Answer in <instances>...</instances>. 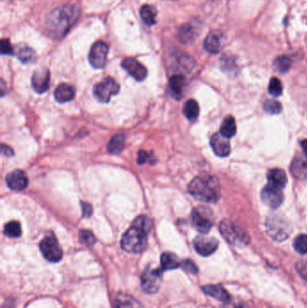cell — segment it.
<instances>
[{
    "instance_id": "cell-1",
    "label": "cell",
    "mask_w": 307,
    "mask_h": 308,
    "mask_svg": "<svg viewBox=\"0 0 307 308\" xmlns=\"http://www.w3.org/2000/svg\"><path fill=\"white\" fill-rule=\"evenodd\" d=\"M77 5L68 4L52 10L47 18V28L52 35L63 37L66 35L80 17Z\"/></svg>"
},
{
    "instance_id": "cell-2",
    "label": "cell",
    "mask_w": 307,
    "mask_h": 308,
    "mask_svg": "<svg viewBox=\"0 0 307 308\" xmlns=\"http://www.w3.org/2000/svg\"><path fill=\"white\" fill-rule=\"evenodd\" d=\"M188 190L195 199L202 202H216L221 194V186L218 178L206 173L195 177L190 182Z\"/></svg>"
},
{
    "instance_id": "cell-3",
    "label": "cell",
    "mask_w": 307,
    "mask_h": 308,
    "mask_svg": "<svg viewBox=\"0 0 307 308\" xmlns=\"http://www.w3.org/2000/svg\"><path fill=\"white\" fill-rule=\"evenodd\" d=\"M148 232L141 228L132 225L122 237V249L131 254H137L146 248Z\"/></svg>"
},
{
    "instance_id": "cell-4",
    "label": "cell",
    "mask_w": 307,
    "mask_h": 308,
    "mask_svg": "<svg viewBox=\"0 0 307 308\" xmlns=\"http://www.w3.org/2000/svg\"><path fill=\"white\" fill-rule=\"evenodd\" d=\"M266 230L276 241H284L290 235L292 227L288 220L280 215H269L266 221Z\"/></svg>"
},
{
    "instance_id": "cell-5",
    "label": "cell",
    "mask_w": 307,
    "mask_h": 308,
    "mask_svg": "<svg viewBox=\"0 0 307 308\" xmlns=\"http://www.w3.org/2000/svg\"><path fill=\"white\" fill-rule=\"evenodd\" d=\"M220 232L222 236L231 245L243 246L250 241L247 233L233 224L230 220L224 219L220 224Z\"/></svg>"
},
{
    "instance_id": "cell-6",
    "label": "cell",
    "mask_w": 307,
    "mask_h": 308,
    "mask_svg": "<svg viewBox=\"0 0 307 308\" xmlns=\"http://www.w3.org/2000/svg\"><path fill=\"white\" fill-rule=\"evenodd\" d=\"M120 91V85L111 77H107L94 86V97L101 103H108L112 96L117 95Z\"/></svg>"
},
{
    "instance_id": "cell-7",
    "label": "cell",
    "mask_w": 307,
    "mask_h": 308,
    "mask_svg": "<svg viewBox=\"0 0 307 308\" xmlns=\"http://www.w3.org/2000/svg\"><path fill=\"white\" fill-rule=\"evenodd\" d=\"M191 224L198 232L206 234L213 226L212 211L205 207L195 208L191 213Z\"/></svg>"
},
{
    "instance_id": "cell-8",
    "label": "cell",
    "mask_w": 307,
    "mask_h": 308,
    "mask_svg": "<svg viewBox=\"0 0 307 308\" xmlns=\"http://www.w3.org/2000/svg\"><path fill=\"white\" fill-rule=\"evenodd\" d=\"M162 283V271L158 268L148 267L142 274L141 285L146 294H155Z\"/></svg>"
},
{
    "instance_id": "cell-9",
    "label": "cell",
    "mask_w": 307,
    "mask_h": 308,
    "mask_svg": "<svg viewBox=\"0 0 307 308\" xmlns=\"http://www.w3.org/2000/svg\"><path fill=\"white\" fill-rule=\"evenodd\" d=\"M40 250L43 257L49 262H58L63 258V250L52 232L42 239L40 243Z\"/></svg>"
},
{
    "instance_id": "cell-10",
    "label": "cell",
    "mask_w": 307,
    "mask_h": 308,
    "mask_svg": "<svg viewBox=\"0 0 307 308\" xmlns=\"http://www.w3.org/2000/svg\"><path fill=\"white\" fill-rule=\"evenodd\" d=\"M109 48L108 45L104 42H97L93 44L91 50L89 51V63L93 67L96 69H102L105 67L107 61Z\"/></svg>"
},
{
    "instance_id": "cell-11",
    "label": "cell",
    "mask_w": 307,
    "mask_h": 308,
    "mask_svg": "<svg viewBox=\"0 0 307 308\" xmlns=\"http://www.w3.org/2000/svg\"><path fill=\"white\" fill-rule=\"evenodd\" d=\"M202 30V24L199 20L193 19L181 26L178 31V39L182 43L189 44L198 38Z\"/></svg>"
},
{
    "instance_id": "cell-12",
    "label": "cell",
    "mask_w": 307,
    "mask_h": 308,
    "mask_svg": "<svg viewBox=\"0 0 307 308\" xmlns=\"http://www.w3.org/2000/svg\"><path fill=\"white\" fill-rule=\"evenodd\" d=\"M194 248L198 254L206 257L214 254L218 248L219 242L212 237L198 236L193 241Z\"/></svg>"
},
{
    "instance_id": "cell-13",
    "label": "cell",
    "mask_w": 307,
    "mask_h": 308,
    "mask_svg": "<svg viewBox=\"0 0 307 308\" xmlns=\"http://www.w3.org/2000/svg\"><path fill=\"white\" fill-rule=\"evenodd\" d=\"M261 196L262 201L271 208H278L284 200V195L281 190L271 185L264 187L261 190Z\"/></svg>"
},
{
    "instance_id": "cell-14",
    "label": "cell",
    "mask_w": 307,
    "mask_h": 308,
    "mask_svg": "<svg viewBox=\"0 0 307 308\" xmlns=\"http://www.w3.org/2000/svg\"><path fill=\"white\" fill-rule=\"evenodd\" d=\"M51 73L46 68H40L34 72L32 78V86L39 94L44 93L50 87Z\"/></svg>"
},
{
    "instance_id": "cell-15",
    "label": "cell",
    "mask_w": 307,
    "mask_h": 308,
    "mask_svg": "<svg viewBox=\"0 0 307 308\" xmlns=\"http://www.w3.org/2000/svg\"><path fill=\"white\" fill-rule=\"evenodd\" d=\"M210 144L213 151L219 157H227L231 153V144L229 138L221 133H216L211 137Z\"/></svg>"
},
{
    "instance_id": "cell-16",
    "label": "cell",
    "mask_w": 307,
    "mask_h": 308,
    "mask_svg": "<svg viewBox=\"0 0 307 308\" xmlns=\"http://www.w3.org/2000/svg\"><path fill=\"white\" fill-rule=\"evenodd\" d=\"M122 67L136 81H143L147 76V69L136 59L132 58L124 59Z\"/></svg>"
},
{
    "instance_id": "cell-17",
    "label": "cell",
    "mask_w": 307,
    "mask_h": 308,
    "mask_svg": "<svg viewBox=\"0 0 307 308\" xmlns=\"http://www.w3.org/2000/svg\"><path fill=\"white\" fill-rule=\"evenodd\" d=\"M7 185L15 191H21L28 186V178L26 174L20 169H16L6 177Z\"/></svg>"
},
{
    "instance_id": "cell-18",
    "label": "cell",
    "mask_w": 307,
    "mask_h": 308,
    "mask_svg": "<svg viewBox=\"0 0 307 308\" xmlns=\"http://www.w3.org/2000/svg\"><path fill=\"white\" fill-rule=\"evenodd\" d=\"M291 173L296 179H307V154L298 153L291 163Z\"/></svg>"
},
{
    "instance_id": "cell-19",
    "label": "cell",
    "mask_w": 307,
    "mask_h": 308,
    "mask_svg": "<svg viewBox=\"0 0 307 308\" xmlns=\"http://www.w3.org/2000/svg\"><path fill=\"white\" fill-rule=\"evenodd\" d=\"M222 39L223 35L218 31H213L206 36L204 42V48L209 53L215 54L221 50L222 48Z\"/></svg>"
},
{
    "instance_id": "cell-20",
    "label": "cell",
    "mask_w": 307,
    "mask_h": 308,
    "mask_svg": "<svg viewBox=\"0 0 307 308\" xmlns=\"http://www.w3.org/2000/svg\"><path fill=\"white\" fill-rule=\"evenodd\" d=\"M202 290L206 295H210L223 303H226L231 300L229 293L220 285H206L202 287Z\"/></svg>"
},
{
    "instance_id": "cell-21",
    "label": "cell",
    "mask_w": 307,
    "mask_h": 308,
    "mask_svg": "<svg viewBox=\"0 0 307 308\" xmlns=\"http://www.w3.org/2000/svg\"><path fill=\"white\" fill-rule=\"evenodd\" d=\"M54 96L57 101L60 104H64L66 102L71 101L74 98L75 89L72 85L63 83L58 86V88L55 90Z\"/></svg>"
},
{
    "instance_id": "cell-22",
    "label": "cell",
    "mask_w": 307,
    "mask_h": 308,
    "mask_svg": "<svg viewBox=\"0 0 307 308\" xmlns=\"http://www.w3.org/2000/svg\"><path fill=\"white\" fill-rule=\"evenodd\" d=\"M268 181H269V185L282 190L283 188L286 187V183H287V177H286V173L282 169H271L268 173Z\"/></svg>"
},
{
    "instance_id": "cell-23",
    "label": "cell",
    "mask_w": 307,
    "mask_h": 308,
    "mask_svg": "<svg viewBox=\"0 0 307 308\" xmlns=\"http://www.w3.org/2000/svg\"><path fill=\"white\" fill-rule=\"evenodd\" d=\"M185 78L182 75H173L168 83V89L174 98L180 99L185 86Z\"/></svg>"
},
{
    "instance_id": "cell-24",
    "label": "cell",
    "mask_w": 307,
    "mask_h": 308,
    "mask_svg": "<svg viewBox=\"0 0 307 308\" xmlns=\"http://www.w3.org/2000/svg\"><path fill=\"white\" fill-rule=\"evenodd\" d=\"M15 55L17 59L22 61L23 64L32 63L35 59L36 54L34 50L26 44H18L15 48Z\"/></svg>"
},
{
    "instance_id": "cell-25",
    "label": "cell",
    "mask_w": 307,
    "mask_h": 308,
    "mask_svg": "<svg viewBox=\"0 0 307 308\" xmlns=\"http://www.w3.org/2000/svg\"><path fill=\"white\" fill-rule=\"evenodd\" d=\"M160 264L162 270H176L181 267L180 260L177 255L172 253H164L160 257Z\"/></svg>"
},
{
    "instance_id": "cell-26",
    "label": "cell",
    "mask_w": 307,
    "mask_h": 308,
    "mask_svg": "<svg viewBox=\"0 0 307 308\" xmlns=\"http://www.w3.org/2000/svg\"><path fill=\"white\" fill-rule=\"evenodd\" d=\"M140 16L147 26H153L156 24L157 9L152 5H143L140 10Z\"/></svg>"
},
{
    "instance_id": "cell-27",
    "label": "cell",
    "mask_w": 307,
    "mask_h": 308,
    "mask_svg": "<svg viewBox=\"0 0 307 308\" xmlns=\"http://www.w3.org/2000/svg\"><path fill=\"white\" fill-rule=\"evenodd\" d=\"M116 308H144L142 304L131 295L119 294L115 298Z\"/></svg>"
},
{
    "instance_id": "cell-28",
    "label": "cell",
    "mask_w": 307,
    "mask_h": 308,
    "mask_svg": "<svg viewBox=\"0 0 307 308\" xmlns=\"http://www.w3.org/2000/svg\"><path fill=\"white\" fill-rule=\"evenodd\" d=\"M126 143V136L122 134H117L113 136L107 144V150L111 154H119L122 152Z\"/></svg>"
},
{
    "instance_id": "cell-29",
    "label": "cell",
    "mask_w": 307,
    "mask_h": 308,
    "mask_svg": "<svg viewBox=\"0 0 307 308\" xmlns=\"http://www.w3.org/2000/svg\"><path fill=\"white\" fill-rule=\"evenodd\" d=\"M236 130H237V127H236L235 119L233 118L232 116H227L222 122L220 133L224 137L231 138L235 135Z\"/></svg>"
},
{
    "instance_id": "cell-30",
    "label": "cell",
    "mask_w": 307,
    "mask_h": 308,
    "mask_svg": "<svg viewBox=\"0 0 307 308\" xmlns=\"http://www.w3.org/2000/svg\"><path fill=\"white\" fill-rule=\"evenodd\" d=\"M183 112L185 114L186 118L190 121H193L198 118V114H199V106L197 101H195L193 99H190L186 102Z\"/></svg>"
},
{
    "instance_id": "cell-31",
    "label": "cell",
    "mask_w": 307,
    "mask_h": 308,
    "mask_svg": "<svg viewBox=\"0 0 307 308\" xmlns=\"http://www.w3.org/2000/svg\"><path fill=\"white\" fill-rule=\"evenodd\" d=\"M4 233L10 238H18L22 234L21 225L17 221H11L5 225Z\"/></svg>"
},
{
    "instance_id": "cell-32",
    "label": "cell",
    "mask_w": 307,
    "mask_h": 308,
    "mask_svg": "<svg viewBox=\"0 0 307 308\" xmlns=\"http://www.w3.org/2000/svg\"><path fill=\"white\" fill-rule=\"evenodd\" d=\"M291 65H292V61L286 56L279 57L274 63V66L276 68V70L279 72H282V73L288 72L290 70Z\"/></svg>"
},
{
    "instance_id": "cell-33",
    "label": "cell",
    "mask_w": 307,
    "mask_h": 308,
    "mask_svg": "<svg viewBox=\"0 0 307 308\" xmlns=\"http://www.w3.org/2000/svg\"><path fill=\"white\" fill-rule=\"evenodd\" d=\"M269 92L273 97H279L283 93V85L278 78H272L269 81Z\"/></svg>"
},
{
    "instance_id": "cell-34",
    "label": "cell",
    "mask_w": 307,
    "mask_h": 308,
    "mask_svg": "<svg viewBox=\"0 0 307 308\" xmlns=\"http://www.w3.org/2000/svg\"><path fill=\"white\" fill-rule=\"evenodd\" d=\"M133 225L143 229L144 231L149 232L152 229V221L146 215H140L135 218L133 222Z\"/></svg>"
},
{
    "instance_id": "cell-35",
    "label": "cell",
    "mask_w": 307,
    "mask_h": 308,
    "mask_svg": "<svg viewBox=\"0 0 307 308\" xmlns=\"http://www.w3.org/2000/svg\"><path fill=\"white\" fill-rule=\"evenodd\" d=\"M294 247L295 251L301 254H307V235L301 234L294 239Z\"/></svg>"
},
{
    "instance_id": "cell-36",
    "label": "cell",
    "mask_w": 307,
    "mask_h": 308,
    "mask_svg": "<svg viewBox=\"0 0 307 308\" xmlns=\"http://www.w3.org/2000/svg\"><path fill=\"white\" fill-rule=\"evenodd\" d=\"M264 109L267 113L271 114H280L282 111L281 104L276 100H267L264 103Z\"/></svg>"
},
{
    "instance_id": "cell-37",
    "label": "cell",
    "mask_w": 307,
    "mask_h": 308,
    "mask_svg": "<svg viewBox=\"0 0 307 308\" xmlns=\"http://www.w3.org/2000/svg\"><path fill=\"white\" fill-rule=\"evenodd\" d=\"M80 238L81 241L86 245H94L96 243V237L93 234L92 232L89 230H81L80 232Z\"/></svg>"
},
{
    "instance_id": "cell-38",
    "label": "cell",
    "mask_w": 307,
    "mask_h": 308,
    "mask_svg": "<svg viewBox=\"0 0 307 308\" xmlns=\"http://www.w3.org/2000/svg\"><path fill=\"white\" fill-rule=\"evenodd\" d=\"M1 53L3 55L15 54V49H13L9 39L1 40Z\"/></svg>"
},
{
    "instance_id": "cell-39",
    "label": "cell",
    "mask_w": 307,
    "mask_h": 308,
    "mask_svg": "<svg viewBox=\"0 0 307 308\" xmlns=\"http://www.w3.org/2000/svg\"><path fill=\"white\" fill-rule=\"evenodd\" d=\"M152 161H155V160L153 159V155L151 153H148L147 152L143 151V150L138 152V159H137L138 164H144L146 162L152 163Z\"/></svg>"
},
{
    "instance_id": "cell-40",
    "label": "cell",
    "mask_w": 307,
    "mask_h": 308,
    "mask_svg": "<svg viewBox=\"0 0 307 308\" xmlns=\"http://www.w3.org/2000/svg\"><path fill=\"white\" fill-rule=\"evenodd\" d=\"M181 267L186 272L190 274H197L198 272V268L196 266V264L190 260H185L181 262Z\"/></svg>"
},
{
    "instance_id": "cell-41",
    "label": "cell",
    "mask_w": 307,
    "mask_h": 308,
    "mask_svg": "<svg viewBox=\"0 0 307 308\" xmlns=\"http://www.w3.org/2000/svg\"><path fill=\"white\" fill-rule=\"evenodd\" d=\"M296 270L298 274L307 281V261H300L296 263Z\"/></svg>"
},
{
    "instance_id": "cell-42",
    "label": "cell",
    "mask_w": 307,
    "mask_h": 308,
    "mask_svg": "<svg viewBox=\"0 0 307 308\" xmlns=\"http://www.w3.org/2000/svg\"><path fill=\"white\" fill-rule=\"evenodd\" d=\"M81 204V208H82V214H83V216L84 217H89V216H91L93 213V207L89 203L87 202H82L80 203Z\"/></svg>"
},
{
    "instance_id": "cell-43",
    "label": "cell",
    "mask_w": 307,
    "mask_h": 308,
    "mask_svg": "<svg viewBox=\"0 0 307 308\" xmlns=\"http://www.w3.org/2000/svg\"><path fill=\"white\" fill-rule=\"evenodd\" d=\"M222 308H246V306L241 302H233L230 300L224 303Z\"/></svg>"
},
{
    "instance_id": "cell-44",
    "label": "cell",
    "mask_w": 307,
    "mask_h": 308,
    "mask_svg": "<svg viewBox=\"0 0 307 308\" xmlns=\"http://www.w3.org/2000/svg\"><path fill=\"white\" fill-rule=\"evenodd\" d=\"M1 152H2V154L5 155V156H13L14 155V151L11 149V147H9V146H7V145H5V144H2V148H1Z\"/></svg>"
},
{
    "instance_id": "cell-45",
    "label": "cell",
    "mask_w": 307,
    "mask_h": 308,
    "mask_svg": "<svg viewBox=\"0 0 307 308\" xmlns=\"http://www.w3.org/2000/svg\"><path fill=\"white\" fill-rule=\"evenodd\" d=\"M302 144V148H303V151L305 154H307V139L303 140V142L301 143Z\"/></svg>"
}]
</instances>
